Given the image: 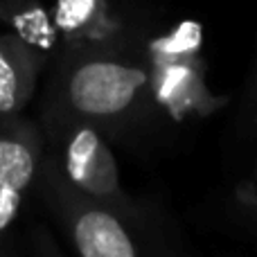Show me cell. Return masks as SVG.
Segmentation results:
<instances>
[{
  "instance_id": "1",
  "label": "cell",
  "mask_w": 257,
  "mask_h": 257,
  "mask_svg": "<svg viewBox=\"0 0 257 257\" xmlns=\"http://www.w3.org/2000/svg\"><path fill=\"white\" fill-rule=\"evenodd\" d=\"M63 117L99 128L133 124L154 102V59L126 48L81 50L61 75Z\"/></svg>"
},
{
  "instance_id": "2",
  "label": "cell",
  "mask_w": 257,
  "mask_h": 257,
  "mask_svg": "<svg viewBox=\"0 0 257 257\" xmlns=\"http://www.w3.org/2000/svg\"><path fill=\"white\" fill-rule=\"evenodd\" d=\"M52 185L59 212L75 250L84 257H138L154 250L140 208L128 210L95 201L70 187L54 169Z\"/></svg>"
},
{
  "instance_id": "3",
  "label": "cell",
  "mask_w": 257,
  "mask_h": 257,
  "mask_svg": "<svg viewBox=\"0 0 257 257\" xmlns=\"http://www.w3.org/2000/svg\"><path fill=\"white\" fill-rule=\"evenodd\" d=\"M57 172L68 185L90 199L128 210L138 208L122 190L120 172L111 147L106 145L99 126L90 122L63 117Z\"/></svg>"
},
{
  "instance_id": "4",
  "label": "cell",
  "mask_w": 257,
  "mask_h": 257,
  "mask_svg": "<svg viewBox=\"0 0 257 257\" xmlns=\"http://www.w3.org/2000/svg\"><path fill=\"white\" fill-rule=\"evenodd\" d=\"M39 50L18 34H0V117H14L34 95L41 72Z\"/></svg>"
},
{
  "instance_id": "5",
  "label": "cell",
  "mask_w": 257,
  "mask_h": 257,
  "mask_svg": "<svg viewBox=\"0 0 257 257\" xmlns=\"http://www.w3.org/2000/svg\"><path fill=\"white\" fill-rule=\"evenodd\" d=\"M41 147L34 128L9 120L0 126V183L9 190L25 192L39 172Z\"/></svg>"
},
{
  "instance_id": "6",
  "label": "cell",
  "mask_w": 257,
  "mask_h": 257,
  "mask_svg": "<svg viewBox=\"0 0 257 257\" xmlns=\"http://www.w3.org/2000/svg\"><path fill=\"white\" fill-rule=\"evenodd\" d=\"M0 16H5L21 39L30 45L48 48L54 41V23L43 12L39 0H0Z\"/></svg>"
},
{
  "instance_id": "7",
  "label": "cell",
  "mask_w": 257,
  "mask_h": 257,
  "mask_svg": "<svg viewBox=\"0 0 257 257\" xmlns=\"http://www.w3.org/2000/svg\"><path fill=\"white\" fill-rule=\"evenodd\" d=\"M102 14V0H57L54 7V27L68 39L84 36L93 30Z\"/></svg>"
},
{
  "instance_id": "8",
  "label": "cell",
  "mask_w": 257,
  "mask_h": 257,
  "mask_svg": "<svg viewBox=\"0 0 257 257\" xmlns=\"http://www.w3.org/2000/svg\"><path fill=\"white\" fill-rule=\"evenodd\" d=\"M239 128L241 133H257V59L255 66L248 75V84L244 90V99H241L239 108Z\"/></svg>"
},
{
  "instance_id": "9",
  "label": "cell",
  "mask_w": 257,
  "mask_h": 257,
  "mask_svg": "<svg viewBox=\"0 0 257 257\" xmlns=\"http://www.w3.org/2000/svg\"><path fill=\"white\" fill-rule=\"evenodd\" d=\"M21 201L23 194L16 190H9L0 183V232H5L12 221L18 217V210H21Z\"/></svg>"
},
{
  "instance_id": "10",
  "label": "cell",
  "mask_w": 257,
  "mask_h": 257,
  "mask_svg": "<svg viewBox=\"0 0 257 257\" xmlns=\"http://www.w3.org/2000/svg\"><path fill=\"white\" fill-rule=\"evenodd\" d=\"M246 201H257V165H255L253 178H250V185H248V199H246Z\"/></svg>"
},
{
  "instance_id": "11",
  "label": "cell",
  "mask_w": 257,
  "mask_h": 257,
  "mask_svg": "<svg viewBox=\"0 0 257 257\" xmlns=\"http://www.w3.org/2000/svg\"><path fill=\"white\" fill-rule=\"evenodd\" d=\"M246 203L250 205V221H255L257 226V201H246Z\"/></svg>"
}]
</instances>
